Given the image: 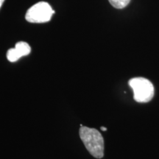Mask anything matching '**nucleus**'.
<instances>
[{"label":"nucleus","instance_id":"nucleus-3","mask_svg":"<svg viewBox=\"0 0 159 159\" xmlns=\"http://www.w3.org/2000/svg\"><path fill=\"white\" fill-rule=\"evenodd\" d=\"M53 13L55 11L49 3L40 2L27 11L25 19L30 23H45L50 21Z\"/></svg>","mask_w":159,"mask_h":159},{"label":"nucleus","instance_id":"nucleus-2","mask_svg":"<svg viewBox=\"0 0 159 159\" xmlns=\"http://www.w3.org/2000/svg\"><path fill=\"white\" fill-rule=\"evenodd\" d=\"M129 85L134 91V98L137 102H148L154 97V86L144 77H134L129 80Z\"/></svg>","mask_w":159,"mask_h":159},{"label":"nucleus","instance_id":"nucleus-4","mask_svg":"<svg viewBox=\"0 0 159 159\" xmlns=\"http://www.w3.org/2000/svg\"><path fill=\"white\" fill-rule=\"evenodd\" d=\"M31 48L27 43L19 41L15 46V48L10 49L7 52V58L11 62H16L20 57L29 55Z\"/></svg>","mask_w":159,"mask_h":159},{"label":"nucleus","instance_id":"nucleus-5","mask_svg":"<svg viewBox=\"0 0 159 159\" xmlns=\"http://www.w3.org/2000/svg\"><path fill=\"white\" fill-rule=\"evenodd\" d=\"M108 1L111 3V5L115 8L122 9L126 6H128L130 0H108Z\"/></svg>","mask_w":159,"mask_h":159},{"label":"nucleus","instance_id":"nucleus-1","mask_svg":"<svg viewBox=\"0 0 159 159\" xmlns=\"http://www.w3.org/2000/svg\"><path fill=\"white\" fill-rule=\"evenodd\" d=\"M80 137L91 156L96 158H102L104 156V139L99 131L82 126L80 129Z\"/></svg>","mask_w":159,"mask_h":159},{"label":"nucleus","instance_id":"nucleus-7","mask_svg":"<svg viewBox=\"0 0 159 159\" xmlns=\"http://www.w3.org/2000/svg\"><path fill=\"white\" fill-rule=\"evenodd\" d=\"M4 2H5V0H0V7H2V5Z\"/></svg>","mask_w":159,"mask_h":159},{"label":"nucleus","instance_id":"nucleus-6","mask_svg":"<svg viewBox=\"0 0 159 159\" xmlns=\"http://www.w3.org/2000/svg\"><path fill=\"white\" fill-rule=\"evenodd\" d=\"M100 129H101V130H103V131H106V130H107V128H105V127H101Z\"/></svg>","mask_w":159,"mask_h":159}]
</instances>
